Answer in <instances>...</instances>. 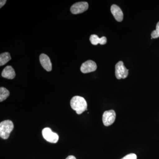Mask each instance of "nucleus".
<instances>
[{"instance_id": "nucleus-1", "label": "nucleus", "mask_w": 159, "mask_h": 159, "mask_svg": "<svg viewBox=\"0 0 159 159\" xmlns=\"http://www.w3.org/2000/svg\"><path fill=\"white\" fill-rule=\"evenodd\" d=\"M70 106L74 110L76 111L78 115H80L87 110V103L83 97L75 96L72 98Z\"/></svg>"}, {"instance_id": "nucleus-2", "label": "nucleus", "mask_w": 159, "mask_h": 159, "mask_svg": "<svg viewBox=\"0 0 159 159\" xmlns=\"http://www.w3.org/2000/svg\"><path fill=\"white\" fill-rule=\"evenodd\" d=\"M14 128L13 122L11 120H6L0 123V136L3 139H7Z\"/></svg>"}, {"instance_id": "nucleus-3", "label": "nucleus", "mask_w": 159, "mask_h": 159, "mask_svg": "<svg viewBox=\"0 0 159 159\" xmlns=\"http://www.w3.org/2000/svg\"><path fill=\"white\" fill-rule=\"evenodd\" d=\"M129 70L122 61H119L115 66V74L118 79H125L128 76Z\"/></svg>"}, {"instance_id": "nucleus-4", "label": "nucleus", "mask_w": 159, "mask_h": 159, "mask_svg": "<svg viewBox=\"0 0 159 159\" xmlns=\"http://www.w3.org/2000/svg\"><path fill=\"white\" fill-rule=\"evenodd\" d=\"M43 136L46 141L51 143H56L58 142L59 136L56 133L53 132L51 128L46 127L43 129Z\"/></svg>"}, {"instance_id": "nucleus-5", "label": "nucleus", "mask_w": 159, "mask_h": 159, "mask_svg": "<svg viewBox=\"0 0 159 159\" xmlns=\"http://www.w3.org/2000/svg\"><path fill=\"white\" fill-rule=\"evenodd\" d=\"M116 119V112L113 110L105 111L102 115V122L105 126H108L112 125Z\"/></svg>"}, {"instance_id": "nucleus-6", "label": "nucleus", "mask_w": 159, "mask_h": 159, "mask_svg": "<svg viewBox=\"0 0 159 159\" xmlns=\"http://www.w3.org/2000/svg\"><path fill=\"white\" fill-rule=\"evenodd\" d=\"M89 4L87 2H78L71 6L70 11L73 14H78L88 10Z\"/></svg>"}, {"instance_id": "nucleus-7", "label": "nucleus", "mask_w": 159, "mask_h": 159, "mask_svg": "<svg viewBox=\"0 0 159 159\" xmlns=\"http://www.w3.org/2000/svg\"><path fill=\"white\" fill-rule=\"evenodd\" d=\"M97 64L92 60H88L82 64L80 67V71L84 74H87L96 71Z\"/></svg>"}, {"instance_id": "nucleus-8", "label": "nucleus", "mask_w": 159, "mask_h": 159, "mask_svg": "<svg viewBox=\"0 0 159 159\" xmlns=\"http://www.w3.org/2000/svg\"><path fill=\"white\" fill-rule=\"evenodd\" d=\"M40 62L43 68L47 70L50 72L52 70V63L50 58L48 55L42 54L40 55Z\"/></svg>"}, {"instance_id": "nucleus-9", "label": "nucleus", "mask_w": 159, "mask_h": 159, "mask_svg": "<svg viewBox=\"0 0 159 159\" xmlns=\"http://www.w3.org/2000/svg\"><path fill=\"white\" fill-rule=\"evenodd\" d=\"M111 11L115 19L119 22L122 21L123 19V13L119 6L116 5H112L111 7Z\"/></svg>"}, {"instance_id": "nucleus-10", "label": "nucleus", "mask_w": 159, "mask_h": 159, "mask_svg": "<svg viewBox=\"0 0 159 159\" xmlns=\"http://www.w3.org/2000/svg\"><path fill=\"white\" fill-rule=\"evenodd\" d=\"M2 77L8 79H13L16 76L14 69L11 66H8L3 70L2 73Z\"/></svg>"}, {"instance_id": "nucleus-11", "label": "nucleus", "mask_w": 159, "mask_h": 159, "mask_svg": "<svg viewBox=\"0 0 159 159\" xmlns=\"http://www.w3.org/2000/svg\"><path fill=\"white\" fill-rule=\"evenodd\" d=\"M90 41L91 43L94 45H97L99 43L101 45H104L106 43L107 39L105 36L99 38L98 35L96 34H92L90 37Z\"/></svg>"}, {"instance_id": "nucleus-12", "label": "nucleus", "mask_w": 159, "mask_h": 159, "mask_svg": "<svg viewBox=\"0 0 159 159\" xmlns=\"http://www.w3.org/2000/svg\"><path fill=\"white\" fill-rule=\"evenodd\" d=\"M11 59L10 54L8 52H4L0 54V66H4Z\"/></svg>"}, {"instance_id": "nucleus-13", "label": "nucleus", "mask_w": 159, "mask_h": 159, "mask_svg": "<svg viewBox=\"0 0 159 159\" xmlns=\"http://www.w3.org/2000/svg\"><path fill=\"white\" fill-rule=\"evenodd\" d=\"M9 91L4 87H1L0 88V102H3L6 100L9 97Z\"/></svg>"}, {"instance_id": "nucleus-14", "label": "nucleus", "mask_w": 159, "mask_h": 159, "mask_svg": "<svg viewBox=\"0 0 159 159\" xmlns=\"http://www.w3.org/2000/svg\"><path fill=\"white\" fill-rule=\"evenodd\" d=\"M151 36L152 39H156L159 37V21L157 23L156 29L152 32Z\"/></svg>"}, {"instance_id": "nucleus-15", "label": "nucleus", "mask_w": 159, "mask_h": 159, "mask_svg": "<svg viewBox=\"0 0 159 159\" xmlns=\"http://www.w3.org/2000/svg\"><path fill=\"white\" fill-rule=\"evenodd\" d=\"M121 159H137V156L135 154L130 153L123 157Z\"/></svg>"}, {"instance_id": "nucleus-16", "label": "nucleus", "mask_w": 159, "mask_h": 159, "mask_svg": "<svg viewBox=\"0 0 159 159\" xmlns=\"http://www.w3.org/2000/svg\"><path fill=\"white\" fill-rule=\"evenodd\" d=\"M6 0H1L0 1V8H2L6 4Z\"/></svg>"}, {"instance_id": "nucleus-17", "label": "nucleus", "mask_w": 159, "mask_h": 159, "mask_svg": "<svg viewBox=\"0 0 159 159\" xmlns=\"http://www.w3.org/2000/svg\"><path fill=\"white\" fill-rule=\"evenodd\" d=\"M66 159H77L74 156L70 155L68 157H67L66 158Z\"/></svg>"}]
</instances>
